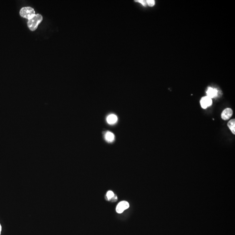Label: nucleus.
Masks as SVG:
<instances>
[{
    "label": "nucleus",
    "instance_id": "0eeeda50",
    "mask_svg": "<svg viewBox=\"0 0 235 235\" xmlns=\"http://www.w3.org/2000/svg\"><path fill=\"white\" fill-rule=\"evenodd\" d=\"M118 118L114 114H111L108 116L107 117V122L109 124H114L117 121Z\"/></svg>",
    "mask_w": 235,
    "mask_h": 235
},
{
    "label": "nucleus",
    "instance_id": "39448f33",
    "mask_svg": "<svg viewBox=\"0 0 235 235\" xmlns=\"http://www.w3.org/2000/svg\"><path fill=\"white\" fill-rule=\"evenodd\" d=\"M233 114V111L232 109L227 108L222 112L221 117L224 120H228L232 116Z\"/></svg>",
    "mask_w": 235,
    "mask_h": 235
},
{
    "label": "nucleus",
    "instance_id": "9b49d317",
    "mask_svg": "<svg viewBox=\"0 0 235 235\" xmlns=\"http://www.w3.org/2000/svg\"><path fill=\"white\" fill-rule=\"evenodd\" d=\"M146 3L150 7H153L155 5V1L154 0H147L146 1Z\"/></svg>",
    "mask_w": 235,
    "mask_h": 235
},
{
    "label": "nucleus",
    "instance_id": "f8f14e48",
    "mask_svg": "<svg viewBox=\"0 0 235 235\" xmlns=\"http://www.w3.org/2000/svg\"><path fill=\"white\" fill-rule=\"evenodd\" d=\"M135 1L141 4L143 6H145V7L146 6V2L144 0H138V1Z\"/></svg>",
    "mask_w": 235,
    "mask_h": 235
},
{
    "label": "nucleus",
    "instance_id": "9d476101",
    "mask_svg": "<svg viewBox=\"0 0 235 235\" xmlns=\"http://www.w3.org/2000/svg\"><path fill=\"white\" fill-rule=\"evenodd\" d=\"M114 196H115V195H114V193L112 191H109L107 192L106 196L108 200L111 199L112 198L114 197Z\"/></svg>",
    "mask_w": 235,
    "mask_h": 235
},
{
    "label": "nucleus",
    "instance_id": "6e6552de",
    "mask_svg": "<svg viewBox=\"0 0 235 235\" xmlns=\"http://www.w3.org/2000/svg\"><path fill=\"white\" fill-rule=\"evenodd\" d=\"M228 126L229 127V129H230V130L232 131V133L235 135V120L234 119L231 120L229 121L228 123Z\"/></svg>",
    "mask_w": 235,
    "mask_h": 235
},
{
    "label": "nucleus",
    "instance_id": "1a4fd4ad",
    "mask_svg": "<svg viewBox=\"0 0 235 235\" xmlns=\"http://www.w3.org/2000/svg\"><path fill=\"white\" fill-rule=\"evenodd\" d=\"M115 139L114 134L110 131H108L106 135V139L108 142H112Z\"/></svg>",
    "mask_w": 235,
    "mask_h": 235
},
{
    "label": "nucleus",
    "instance_id": "7ed1b4c3",
    "mask_svg": "<svg viewBox=\"0 0 235 235\" xmlns=\"http://www.w3.org/2000/svg\"><path fill=\"white\" fill-rule=\"evenodd\" d=\"M129 207V204L127 201H123L120 202L117 206L116 212L118 214H121L123 211L128 209Z\"/></svg>",
    "mask_w": 235,
    "mask_h": 235
},
{
    "label": "nucleus",
    "instance_id": "ddd939ff",
    "mask_svg": "<svg viewBox=\"0 0 235 235\" xmlns=\"http://www.w3.org/2000/svg\"><path fill=\"white\" fill-rule=\"evenodd\" d=\"M1 226L0 224V235H1Z\"/></svg>",
    "mask_w": 235,
    "mask_h": 235
},
{
    "label": "nucleus",
    "instance_id": "f03ea898",
    "mask_svg": "<svg viewBox=\"0 0 235 235\" xmlns=\"http://www.w3.org/2000/svg\"><path fill=\"white\" fill-rule=\"evenodd\" d=\"M20 14L21 16L23 18L28 19L29 20L32 18L35 15V11L34 9L30 7L23 8L21 10Z\"/></svg>",
    "mask_w": 235,
    "mask_h": 235
},
{
    "label": "nucleus",
    "instance_id": "20e7f679",
    "mask_svg": "<svg viewBox=\"0 0 235 235\" xmlns=\"http://www.w3.org/2000/svg\"><path fill=\"white\" fill-rule=\"evenodd\" d=\"M212 99L207 96L203 97L200 100L201 107L203 109H206L208 107L212 105Z\"/></svg>",
    "mask_w": 235,
    "mask_h": 235
},
{
    "label": "nucleus",
    "instance_id": "f257e3e1",
    "mask_svg": "<svg viewBox=\"0 0 235 235\" xmlns=\"http://www.w3.org/2000/svg\"><path fill=\"white\" fill-rule=\"evenodd\" d=\"M42 20L43 18L41 14H35L33 17L30 19L28 21V25L29 29L32 31L35 30Z\"/></svg>",
    "mask_w": 235,
    "mask_h": 235
},
{
    "label": "nucleus",
    "instance_id": "423d86ee",
    "mask_svg": "<svg viewBox=\"0 0 235 235\" xmlns=\"http://www.w3.org/2000/svg\"><path fill=\"white\" fill-rule=\"evenodd\" d=\"M217 92V90L216 89L209 88L206 91L207 96L212 99L216 96Z\"/></svg>",
    "mask_w": 235,
    "mask_h": 235
}]
</instances>
